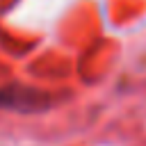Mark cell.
<instances>
[{"label":"cell","mask_w":146,"mask_h":146,"mask_svg":"<svg viewBox=\"0 0 146 146\" xmlns=\"http://www.w3.org/2000/svg\"><path fill=\"white\" fill-rule=\"evenodd\" d=\"M16 107V110H34L39 107V94L25 91V89H5L0 91V107Z\"/></svg>","instance_id":"obj_1"}]
</instances>
